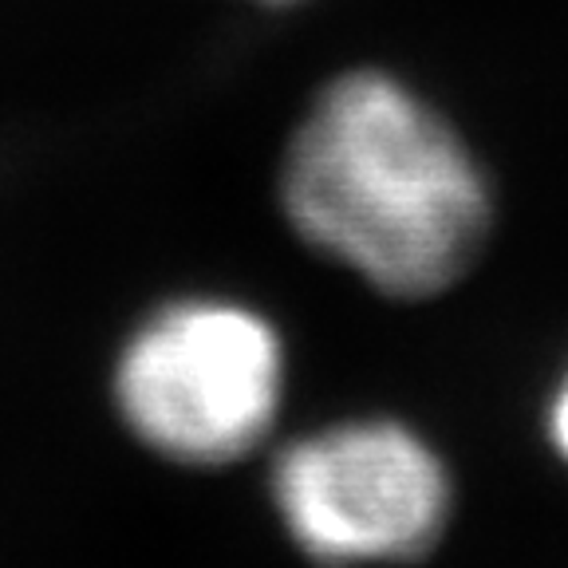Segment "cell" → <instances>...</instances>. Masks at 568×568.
Returning a JSON list of instances; mask_svg holds the SVG:
<instances>
[{
  "instance_id": "6da1fadb",
  "label": "cell",
  "mask_w": 568,
  "mask_h": 568,
  "mask_svg": "<svg viewBox=\"0 0 568 568\" xmlns=\"http://www.w3.org/2000/svg\"><path fill=\"white\" fill-rule=\"evenodd\" d=\"M281 202L312 248L399 301L446 293L494 225L462 134L379 68L344 71L288 139Z\"/></svg>"
},
{
  "instance_id": "3957f363",
  "label": "cell",
  "mask_w": 568,
  "mask_h": 568,
  "mask_svg": "<svg viewBox=\"0 0 568 568\" xmlns=\"http://www.w3.org/2000/svg\"><path fill=\"white\" fill-rule=\"evenodd\" d=\"M273 501L288 537L320 565H395L443 537L450 474L410 426L359 418L288 446Z\"/></svg>"
},
{
  "instance_id": "5b68a950",
  "label": "cell",
  "mask_w": 568,
  "mask_h": 568,
  "mask_svg": "<svg viewBox=\"0 0 568 568\" xmlns=\"http://www.w3.org/2000/svg\"><path fill=\"white\" fill-rule=\"evenodd\" d=\"M268 4H293V0H268Z\"/></svg>"
},
{
  "instance_id": "277c9868",
  "label": "cell",
  "mask_w": 568,
  "mask_h": 568,
  "mask_svg": "<svg viewBox=\"0 0 568 568\" xmlns=\"http://www.w3.org/2000/svg\"><path fill=\"white\" fill-rule=\"evenodd\" d=\"M549 435H552V446L557 454L568 462V372L560 379L557 395H552V407H549Z\"/></svg>"
},
{
  "instance_id": "7a4b0ae2",
  "label": "cell",
  "mask_w": 568,
  "mask_h": 568,
  "mask_svg": "<svg viewBox=\"0 0 568 568\" xmlns=\"http://www.w3.org/2000/svg\"><path fill=\"white\" fill-rule=\"evenodd\" d=\"M115 390L126 426L151 450L222 466L273 426L284 390L281 339L245 304H170L126 344Z\"/></svg>"
}]
</instances>
